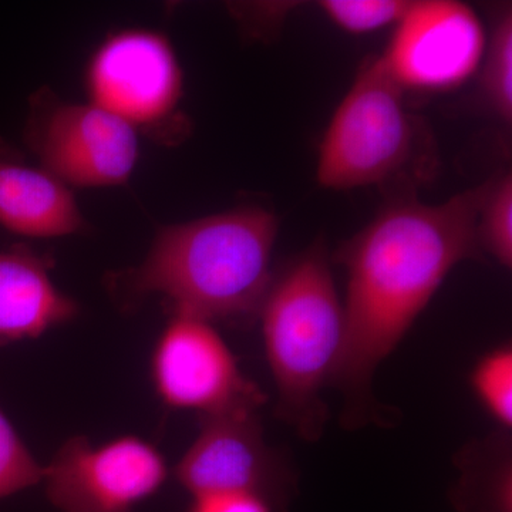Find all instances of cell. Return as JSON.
Segmentation results:
<instances>
[{
	"mask_svg": "<svg viewBox=\"0 0 512 512\" xmlns=\"http://www.w3.org/2000/svg\"><path fill=\"white\" fill-rule=\"evenodd\" d=\"M512 453L507 430L471 441L458 453L450 501L458 512H512Z\"/></svg>",
	"mask_w": 512,
	"mask_h": 512,
	"instance_id": "4fadbf2b",
	"label": "cell"
},
{
	"mask_svg": "<svg viewBox=\"0 0 512 512\" xmlns=\"http://www.w3.org/2000/svg\"><path fill=\"white\" fill-rule=\"evenodd\" d=\"M77 311L53 284L46 258L23 247L0 252V346L37 339Z\"/></svg>",
	"mask_w": 512,
	"mask_h": 512,
	"instance_id": "7c38bea8",
	"label": "cell"
},
{
	"mask_svg": "<svg viewBox=\"0 0 512 512\" xmlns=\"http://www.w3.org/2000/svg\"><path fill=\"white\" fill-rule=\"evenodd\" d=\"M25 140L40 167L66 187L126 183L138 160L137 130L94 104L42 90L30 100Z\"/></svg>",
	"mask_w": 512,
	"mask_h": 512,
	"instance_id": "5b68a950",
	"label": "cell"
},
{
	"mask_svg": "<svg viewBox=\"0 0 512 512\" xmlns=\"http://www.w3.org/2000/svg\"><path fill=\"white\" fill-rule=\"evenodd\" d=\"M178 483L192 495L254 494L275 512H286L296 477L278 450L266 443L256 412L202 417L197 439L175 467Z\"/></svg>",
	"mask_w": 512,
	"mask_h": 512,
	"instance_id": "52a82bcc",
	"label": "cell"
},
{
	"mask_svg": "<svg viewBox=\"0 0 512 512\" xmlns=\"http://www.w3.org/2000/svg\"><path fill=\"white\" fill-rule=\"evenodd\" d=\"M477 399L501 429L512 426V349L510 345L491 350L471 373Z\"/></svg>",
	"mask_w": 512,
	"mask_h": 512,
	"instance_id": "2e32d148",
	"label": "cell"
},
{
	"mask_svg": "<svg viewBox=\"0 0 512 512\" xmlns=\"http://www.w3.org/2000/svg\"><path fill=\"white\" fill-rule=\"evenodd\" d=\"M266 359L274 376L276 414L302 440H320L343 340V305L326 249L316 244L272 279L259 309Z\"/></svg>",
	"mask_w": 512,
	"mask_h": 512,
	"instance_id": "3957f363",
	"label": "cell"
},
{
	"mask_svg": "<svg viewBox=\"0 0 512 512\" xmlns=\"http://www.w3.org/2000/svg\"><path fill=\"white\" fill-rule=\"evenodd\" d=\"M484 190L485 183L440 204L390 202L340 249L348 284L342 348L330 384L342 393L346 429L386 421L373 377L450 272L480 255L477 218Z\"/></svg>",
	"mask_w": 512,
	"mask_h": 512,
	"instance_id": "6da1fadb",
	"label": "cell"
},
{
	"mask_svg": "<svg viewBox=\"0 0 512 512\" xmlns=\"http://www.w3.org/2000/svg\"><path fill=\"white\" fill-rule=\"evenodd\" d=\"M488 106L504 123L512 120V15L501 10L487 33L478 72Z\"/></svg>",
	"mask_w": 512,
	"mask_h": 512,
	"instance_id": "5bb4252c",
	"label": "cell"
},
{
	"mask_svg": "<svg viewBox=\"0 0 512 512\" xmlns=\"http://www.w3.org/2000/svg\"><path fill=\"white\" fill-rule=\"evenodd\" d=\"M168 477L167 461L138 437H119L93 447L84 437L64 443L43 481L60 512H133Z\"/></svg>",
	"mask_w": 512,
	"mask_h": 512,
	"instance_id": "ba28073f",
	"label": "cell"
},
{
	"mask_svg": "<svg viewBox=\"0 0 512 512\" xmlns=\"http://www.w3.org/2000/svg\"><path fill=\"white\" fill-rule=\"evenodd\" d=\"M188 512H275L264 498L254 494L218 493L192 497Z\"/></svg>",
	"mask_w": 512,
	"mask_h": 512,
	"instance_id": "d6986e66",
	"label": "cell"
},
{
	"mask_svg": "<svg viewBox=\"0 0 512 512\" xmlns=\"http://www.w3.org/2000/svg\"><path fill=\"white\" fill-rule=\"evenodd\" d=\"M487 30L473 8L456 0L412 2L379 56L404 92L457 89L477 74Z\"/></svg>",
	"mask_w": 512,
	"mask_h": 512,
	"instance_id": "9c48e42d",
	"label": "cell"
},
{
	"mask_svg": "<svg viewBox=\"0 0 512 512\" xmlns=\"http://www.w3.org/2000/svg\"><path fill=\"white\" fill-rule=\"evenodd\" d=\"M278 232L274 212L255 205L167 225L140 266L114 282L134 298L164 295L175 313L210 322L249 318L274 279Z\"/></svg>",
	"mask_w": 512,
	"mask_h": 512,
	"instance_id": "7a4b0ae2",
	"label": "cell"
},
{
	"mask_svg": "<svg viewBox=\"0 0 512 512\" xmlns=\"http://www.w3.org/2000/svg\"><path fill=\"white\" fill-rule=\"evenodd\" d=\"M412 2L407 0H323L318 8L336 26L350 35H369L394 28Z\"/></svg>",
	"mask_w": 512,
	"mask_h": 512,
	"instance_id": "e0dca14e",
	"label": "cell"
},
{
	"mask_svg": "<svg viewBox=\"0 0 512 512\" xmlns=\"http://www.w3.org/2000/svg\"><path fill=\"white\" fill-rule=\"evenodd\" d=\"M379 56L360 66L320 141L316 181L348 191L389 183L421 150L419 121Z\"/></svg>",
	"mask_w": 512,
	"mask_h": 512,
	"instance_id": "277c9868",
	"label": "cell"
},
{
	"mask_svg": "<svg viewBox=\"0 0 512 512\" xmlns=\"http://www.w3.org/2000/svg\"><path fill=\"white\" fill-rule=\"evenodd\" d=\"M151 377L168 407L202 417L258 412L266 402L212 322L184 313H174L158 338Z\"/></svg>",
	"mask_w": 512,
	"mask_h": 512,
	"instance_id": "8992f818",
	"label": "cell"
},
{
	"mask_svg": "<svg viewBox=\"0 0 512 512\" xmlns=\"http://www.w3.org/2000/svg\"><path fill=\"white\" fill-rule=\"evenodd\" d=\"M45 467L37 463L18 431L0 410V500L42 483Z\"/></svg>",
	"mask_w": 512,
	"mask_h": 512,
	"instance_id": "ac0fdd59",
	"label": "cell"
},
{
	"mask_svg": "<svg viewBox=\"0 0 512 512\" xmlns=\"http://www.w3.org/2000/svg\"><path fill=\"white\" fill-rule=\"evenodd\" d=\"M480 249L504 268L512 266V177L498 175L485 183L477 218Z\"/></svg>",
	"mask_w": 512,
	"mask_h": 512,
	"instance_id": "9a60e30c",
	"label": "cell"
},
{
	"mask_svg": "<svg viewBox=\"0 0 512 512\" xmlns=\"http://www.w3.org/2000/svg\"><path fill=\"white\" fill-rule=\"evenodd\" d=\"M0 227L30 238L83 231L72 191L40 165H30L0 138Z\"/></svg>",
	"mask_w": 512,
	"mask_h": 512,
	"instance_id": "8fae6325",
	"label": "cell"
},
{
	"mask_svg": "<svg viewBox=\"0 0 512 512\" xmlns=\"http://www.w3.org/2000/svg\"><path fill=\"white\" fill-rule=\"evenodd\" d=\"M90 103L131 127L170 119L183 96V73L164 36L143 29L109 37L87 70Z\"/></svg>",
	"mask_w": 512,
	"mask_h": 512,
	"instance_id": "30bf717a",
	"label": "cell"
}]
</instances>
